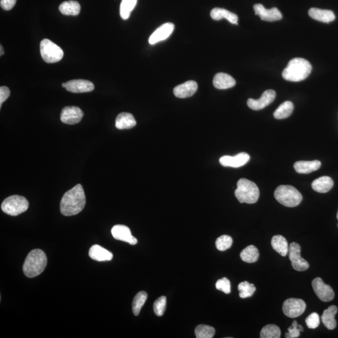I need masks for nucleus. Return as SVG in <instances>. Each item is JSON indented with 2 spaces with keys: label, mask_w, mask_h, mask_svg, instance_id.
Listing matches in <instances>:
<instances>
[{
  "label": "nucleus",
  "mask_w": 338,
  "mask_h": 338,
  "mask_svg": "<svg viewBox=\"0 0 338 338\" xmlns=\"http://www.w3.org/2000/svg\"><path fill=\"white\" fill-rule=\"evenodd\" d=\"M310 63L302 58H295L288 63L283 70L282 76L286 80L298 82L305 80L312 72Z\"/></svg>",
  "instance_id": "2"
},
{
  "label": "nucleus",
  "mask_w": 338,
  "mask_h": 338,
  "mask_svg": "<svg viewBox=\"0 0 338 338\" xmlns=\"http://www.w3.org/2000/svg\"><path fill=\"white\" fill-rule=\"evenodd\" d=\"M137 0H122L120 7V15L123 20H127L137 5Z\"/></svg>",
  "instance_id": "31"
},
{
  "label": "nucleus",
  "mask_w": 338,
  "mask_h": 338,
  "mask_svg": "<svg viewBox=\"0 0 338 338\" xmlns=\"http://www.w3.org/2000/svg\"><path fill=\"white\" fill-rule=\"evenodd\" d=\"M249 160V154L245 153V152H241L234 157L225 155V156L220 157L219 162L223 167L238 168L246 165Z\"/></svg>",
  "instance_id": "15"
},
{
  "label": "nucleus",
  "mask_w": 338,
  "mask_h": 338,
  "mask_svg": "<svg viewBox=\"0 0 338 338\" xmlns=\"http://www.w3.org/2000/svg\"><path fill=\"white\" fill-rule=\"evenodd\" d=\"M308 14L315 20L323 23H329L335 20L334 13L331 10H321L319 8H312L308 12Z\"/></svg>",
  "instance_id": "20"
},
{
  "label": "nucleus",
  "mask_w": 338,
  "mask_h": 338,
  "mask_svg": "<svg viewBox=\"0 0 338 338\" xmlns=\"http://www.w3.org/2000/svg\"><path fill=\"white\" fill-rule=\"evenodd\" d=\"M306 324L308 328L314 329L317 328L320 324V316L316 313H313L306 319Z\"/></svg>",
  "instance_id": "40"
},
{
  "label": "nucleus",
  "mask_w": 338,
  "mask_h": 338,
  "mask_svg": "<svg viewBox=\"0 0 338 338\" xmlns=\"http://www.w3.org/2000/svg\"><path fill=\"white\" fill-rule=\"evenodd\" d=\"M334 182L331 177L328 176L321 177L313 182V189L319 193H326L333 187Z\"/></svg>",
  "instance_id": "26"
},
{
  "label": "nucleus",
  "mask_w": 338,
  "mask_h": 338,
  "mask_svg": "<svg viewBox=\"0 0 338 338\" xmlns=\"http://www.w3.org/2000/svg\"><path fill=\"white\" fill-rule=\"evenodd\" d=\"M137 124L134 117L130 113L123 112L119 114L116 119V127L119 130L130 129Z\"/></svg>",
  "instance_id": "22"
},
{
  "label": "nucleus",
  "mask_w": 338,
  "mask_h": 338,
  "mask_svg": "<svg viewBox=\"0 0 338 338\" xmlns=\"http://www.w3.org/2000/svg\"><path fill=\"white\" fill-rule=\"evenodd\" d=\"M233 243V238L228 235H222L218 238L215 241V246L220 251H224L231 248Z\"/></svg>",
  "instance_id": "36"
},
{
  "label": "nucleus",
  "mask_w": 338,
  "mask_h": 338,
  "mask_svg": "<svg viewBox=\"0 0 338 338\" xmlns=\"http://www.w3.org/2000/svg\"><path fill=\"white\" fill-rule=\"evenodd\" d=\"M10 89L7 87H0V107H2L3 103L5 102V100L8 99V98L10 97Z\"/></svg>",
  "instance_id": "41"
},
{
  "label": "nucleus",
  "mask_w": 338,
  "mask_h": 338,
  "mask_svg": "<svg viewBox=\"0 0 338 338\" xmlns=\"http://www.w3.org/2000/svg\"><path fill=\"white\" fill-rule=\"evenodd\" d=\"M83 117V111L79 107L72 106V107H65L62 109L61 119L63 123L74 125L79 123Z\"/></svg>",
  "instance_id": "11"
},
{
  "label": "nucleus",
  "mask_w": 338,
  "mask_h": 338,
  "mask_svg": "<svg viewBox=\"0 0 338 338\" xmlns=\"http://www.w3.org/2000/svg\"><path fill=\"white\" fill-rule=\"evenodd\" d=\"M0 50H1V53H0V55L2 56L3 54H4V48H3L2 45H1V46H0Z\"/></svg>",
  "instance_id": "43"
},
{
  "label": "nucleus",
  "mask_w": 338,
  "mask_h": 338,
  "mask_svg": "<svg viewBox=\"0 0 338 338\" xmlns=\"http://www.w3.org/2000/svg\"><path fill=\"white\" fill-rule=\"evenodd\" d=\"M89 256L92 260L99 262L111 261L114 257L112 253L97 244L91 247Z\"/></svg>",
  "instance_id": "19"
},
{
  "label": "nucleus",
  "mask_w": 338,
  "mask_h": 338,
  "mask_svg": "<svg viewBox=\"0 0 338 338\" xmlns=\"http://www.w3.org/2000/svg\"><path fill=\"white\" fill-rule=\"evenodd\" d=\"M321 162L316 160L313 161H298L294 164L296 173L299 174H309L318 170L321 167Z\"/></svg>",
  "instance_id": "25"
},
{
  "label": "nucleus",
  "mask_w": 338,
  "mask_h": 338,
  "mask_svg": "<svg viewBox=\"0 0 338 338\" xmlns=\"http://www.w3.org/2000/svg\"><path fill=\"white\" fill-rule=\"evenodd\" d=\"M240 298L245 299L251 297L255 293V286L247 281L240 283L238 286Z\"/></svg>",
  "instance_id": "34"
},
{
  "label": "nucleus",
  "mask_w": 338,
  "mask_h": 338,
  "mask_svg": "<svg viewBox=\"0 0 338 338\" xmlns=\"http://www.w3.org/2000/svg\"><path fill=\"white\" fill-rule=\"evenodd\" d=\"M337 227L338 228V223H337Z\"/></svg>",
  "instance_id": "45"
},
{
  "label": "nucleus",
  "mask_w": 338,
  "mask_h": 338,
  "mask_svg": "<svg viewBox=\"0 0 338 338\" xmlns=\"http://www.w3.org/2000/svg\"><path fill=\"white\" fill-rule=\"evenodd\" d=\"M16 0H1L0 5L4 10L8 11L12 10L16 4Z\"/></svg>",
  "instance_id": "42"
},
{
  "label": "nucleus",
  "mask_w": 338,
  "mask_h": 338,
  "mask_svg": "<svg viewBox=\"0 0 338 338\" xmlns=\"http://www.w3.org/2000/svg\"><path fill=\"white\" fill-rule=\"evenodd\" d=\"M280 329L275 324H268L264 327L261 331V338H279L280 337Z\"/></svg>",
  "instance_id": "33"
},
{
  "label": "nucleus",
  "mask_w": 338,
  "mask_h": 338,
  "mask_svg": "<svg viewBox=\"0 0 338 338\" xmlns=\"http://www.w3.org/2000/svg\"><path fill=\"white\" fill-rule=\"evenodd\" d=\"M289 258L292 264L293 268L297 271H304L309 268L308 262L301 257V246L294 242L289 246Z\"/></svg>",
  "instance_id": "8"
},
{
  "label": "nucleus",
  "mask_w": 338,
  "mask_h": 338,
  "mask_svg": "<svg viewBox=\"0 0 338 338\" xmlns=\"http://www.w3.org/2000/svg\"><path fill=\"white\" fill-rule=\"evenodd\" d=\"M40 53L43 61L48 64L61 61L64 53L62 49L51 40L44 39L40 43Z\"/></svg>",
  "instance_id": "7"
},
{
  "label": "nucleus",
  "mask_w": 338,
  "mask_h": 338,
  "mask_svg": "<svg viewBox=\"0 0 338 338\" xmlns=\"http://www.w3.org/2000/svg\"><path fill=\"white\" fill-rule=\"evenodd\" d=\"M198 83L195 81H187L176 87L174 89V94L177 98L185 99L192 96L198 91Z\"/></svg>",
  "instance_id": "18"
},
{
  "label": "nucleus",
  "mask_w": 338,
  "mask_h": 338,
  "mask_svg": "<svg viewBox=\"0 0 338 338\" xmlns=\"http://www.w3.org/2000/svg\"><path fill=\"white\" fill-rule=\"evenodd\" d=\"M47 265L45 253L40 249L32 250L26 256L23 266V271L27 277L39 276L44 271Z\"/></svg>",
  "instance_id": "3"
},
{
  "label": "nucleus",
  "mask_w": 338,
  "mask_h": 338,
  "mask_svg": "<svg viewBox=\"0 0 338 338\" xmlns=\"http://www.w3.org/2000/svg\"><path fill=\"white\" fill-rule=\"evenodd\" d=\"M294 110L293 103L290 101L283 102L274 112V117L276 119L288 118L292 114Z\"/></svg>",
  "instance_id": "30"
},
{
  "label": "nucleus",
  "mask_w": 338,
  "mask_h": 338,
  "mask_svg": "<svg viewBox=\"0 0 338 338\" xmlns=\"http://www.w3.org/2000/svg\"><path fill=\"white\" fill-rule=\"evenodd\" d=\"M274 198L280 204L288 208L298 206L302 200V196L295 187L289 185H281L277 187Z\"/></svg>",
  "instance_id": "5"
},
{
  "label": "nucleus",
  "mask_w": 338,
  "mask_h": 338,
  "mask_svg": "<svg viewBox=\"0 0 338 338\" xmlns=\"http://www.w3.org/2000/svg\"><path fill=\"white\" fill-rule=\"evenodd\" d=\"M167 304V298L165 296L160 297L154 304V311L155 314L158 316H162L164 314Z\"/></svg>",
  "instance_id": "37"
},
{
  "label": "nucleus",
  "mask_w": 338,
  "mask_h": 338,
  "mask_svg": "<svg viewBox=\"0 0 338 338\" xmlns=\"http://www.w3.org/2000/svg\"><path fill=\"white\" fill-rule=\"evenodd\" d=\"M111 233L114 238L119 241L127 242L130 245L137 243V239L132 235L130 229L126 226H114L111 229Z\"/></svg>",
  "instance_id": "16"
},
{
  "label": "nucleus",
  "mask_w": 338,
  "mask_h": 338,
  "mask_svg": "<svg viewBox=\"0 0 338 338\" xmlns=\"http://www.w3.org/2000/svg\"><path fill=\"white\" fill-rule=\"evenodd\" d=\"M174 30V24L172 23H166L162 24L155 31L150 37L149 42L151 45L161 42L167 39Z\"/></svg>",
  "instance_id": "17"
},
{
  "label": "nucleus",
  "mask_w": 338,
  "mask_h": 338,
  "mask_svg": "<svg viewBox=\"0 0 338 338\" xmlns=\"http://www.w3.org/2000/svg\"><path fill=\"white\" fill-rule=\"evenodd\" d=\"M147 296L148 295L145 291H140L136 294L132 302V311L135 316L140 314V310L145 304Z\"/></svg>",
  "instance_id": "32"
},
{
  "label": "nucleus",
  "mask_w": 338,
  "mask_h": 338,
  "mask_svg": "<svg viewBox=\"0 0 338 338\" xmlns=\"http://www.w3.org/2000/svg\"><path fill=\"white\" fill-rule=\"evenodd\" d=\"M217 290L221 291L225 294L231 293V283L227 277H223L217 280L215 284Z\"/></svg>",
  "instance_id": "39"
},
{
  "label": "nucleus",
  "mask_w": 338,
  "mask_h": 338,
  "mask_svg": "<svg viewBox=\"0 0 338 338\" xmlns=\"http://www.w3.org/2000/svg\"><path fill=\"white\" fill-rule=\"evenodd\" d=\"M215 333L213 327L201 324L196 327L195 334L198 338H212Z\"/></svg>",
  "instance_id": "35"
},
{
  "label": "nucleus",
  "mask_w": 338,
  "mask_h": 338,
  "mask_svg": "<svg viewBox=\"0 0 338 338\" xmlns=\"http://www.w3.org/2000/svg\"><path fill=\"white\" fill-rule=\"evenodd\" d=\"M29 201L23 196L14 195L5 199L2 204L3 212L8 215L16 216L28 210Z\"/></svg>",
  "instance_id": "6"
},
{
  "label": "nucleus",
  "mask_w": 338,
  "mask_h": 338,
  "mask_svg": "<svg viewBox=\"0 0 338 338\" xmlns=\"http://www.w3.org/2000/svg\"><path fill=\"white\" fill-rule=\"evenodd\" d=\"M276 98V92L272 90H268L263 92L260 99H248V107L254 110H260L271 104Z\"/></svg>",
  "instance_id": "12"
},
{
  "label": "nucleus",
  "mask_w": 338,
  "mask_h": 338,
  "mask_svg": "<svg viewBox=\"0 0 338 338\" xmlns=\"http://www.w3.org/2000/svg\"><path fill=\"white\" fill-rule=\"evenodd\" d=\"M288 332L286 333V337L296 338L300 336L301 332L304 331V329L301 325H299L296 321H294L292 325L288 329Z\"/></svg>",
  "instance_id": "38"
},
{
  "label": "nucleus",
  "mask_w": 338,
  "mask_h": 338,
  "mask_svg": "<svg viewBox=\"0 0 338 338\" xmlns=\"http://www.w3.org/2000/svg\"><path fill=\"white\" fill-rule=\"evenodd\" d=\"M337 219L338 220V211H337Z\"/></svg>",
  "instance_id": "44"
},
{
  "label": "nucleus",
  "mask_w": 338,
  "mask_h": 338,
  "mask_svg": "<svg viewBox=\"0 0 338 338\" xmlns=\"http://www.w3.org/2000/svg\"><path fill=\"white\" fill-rule=\"evenodd\" d=\"M240 257L246 263H256L260 258V252H259L257 247L253 245H250L242 250Z\"/></svg>",
  "instance_id": "28"
},
{
  "label": "nucleus",
  "mask_w": 338,
  "mask_h": 338,
  "mask_svg": "<svg viewBox=\"0 0 338 338\" xmlns=\"http://www.w3.org/2000/svg\"><path fill=\"white\" fill-rule=\"evenodd\" d=\"M312 286L316 295L321 301L329 302L334 299L333 290L330 286L326 285L321 278H315L312 281Z\"/></svg>",
  "instance_id": "10"
},
{
  "label": "nucleus",
  "mask_w": 338,
  "mask_h": 338,
  "mask_svg": "<svg viewBox=\"0 0 338 338\" xmlns=\"http://www.w3.org/2000/svg\"><path fill=\"white\" fill-rule=\"evenodd\" d=\"M306 304L303 300L296 298L286 299L283 303V311L289 318H295L303 314Z\"/></svg>",
  "instance_id": "9"
},
{
  "label": "nucleus",
  "mask_w": 338,
  "mask_h": 338,
  "mask_svg": "<svg viewBox=\"0 0 338 338\" xmlns=\"http://www.w3.org/2000/svg\"><path fill=\"white\" fill-rule=\"evenodd\" d=\"M59 10L63 15L77 16L80 13V5L75 1L65 2L60 5Z\"/></svg>",
  "instance_id": "29"
},
{
  "label": "nucleus",
  "mask_w": 338,
  "mask_h": 338,
  "mask_svg": "<svg viewBox=\"0 0 338 338\" xmlns=\"http://www.w3.org/2000/svg\"><path fill=\"white\" fill-rule=\"evenodd\" d=\"M271 246L280 256L283 257L287 256L289 252V245L287 240L283 236H274L271 240Z\"/></svg>",
  "instance_id": "27"
},
{
  "label": "nucleus",
  "mask_w": 338,
  "mask_h": 338,
  "mask_svg": "<svg viewBox=\"0 0 338 338\" xmlns=\"http://www.w3.org/2000/svg\"><path fill=\"white\" fill-rule=\"evenodd\" d=\"M255 14L260 16L262 20L266 21H275L281 20L283 16L280 11L277 8H272L271 9H266L261 4H256L254 6Z\"/></svg>",
  "instance_id": "14"
},
{
  "label": "nucleus",
  "mask_w": 338,
  "mask_h": 338,
  "mask_svg": "<svg viewBox=\"0 0 338 338\" xmlns=\"http://www.w3.org/2000/svg\"><path fill=\"white\" fill-rule=\"evenodd\" d=\"M62 87H64L67 91L75 93V94L90 92L94 90V84L91 81L81 80V79L70 80L66 83H62Z\"/></svg>",
  "instance_id": "13"
},
{
  "label": "nucleus",
  "mask_w": 338,
  "mask_h": 338,
  "mask_svg": "<svg viewBox=\"0 0 338 338\" xmlns=\"http://www.w3.org/2000/svg\"><path fill=\"white\" fill-rule=\"evenodd\" d=\"M234 193L240 203L250 204L256 203L260 195L257 185L246 179L239 180Z\"/></svg>",
  "instance_id": "4"
},
{
  "label": "nucleus",
  "mask_w": 338,
  "mask_h": 338,
  "mask_svg": "<svg viewBox=\"0 0 338 338\" xmlns=\"http://www.w3.org/2000/svg\"><path fill=\"white\" fill-rule=\"evenodd\" d=\"M213 84L217 89H228L235 86L236 80L227 73H218L214 76Z\"/></svg>",
  "instance_id": "21"
},
{
  "label": "nucleus",
  "mask_w": 338,
  "mask_h": 338,
  "mask_svg": "<svg viewBox=\"0 0 338 338\" xmlns=\"http://www.w3.org/2000/svg\"><path fill=\"white\" fill-rule=\"evenodd\" d=\"M211 16L214 20H220L226 19L232 24H238V16L235 13H232L223 8H215L211 12Z\"/></svg>",
  "instance_id": "24"
},
{
  "label": "nucleus",
  "mask_w": 338,
  "mask_h": 338,
  "mask_svg": "<svg viewBox=\"0 0 338 338\" xmlns=\"http://www.w3.org/2000/svg\"><path fill=\"white\" fill-rule=\"evenodd\" d=\"M86 204V198L81 184L76 185L65 193L61 203V213L65 216L77 215Z\"/></svg>",
  "instance_id": "1"
},
{
  "label": "nucleus",
  "mask_w": 338,
  "mask_h": 338,
  "mask_svg": "<svg viewBox=\"0 0 338 338\" xmlns=\"http://www.w3.org/2000/svg\"><path fill=\"white\" fill-rule=\"evenodd\" d=\"M337 312V307L334 305H332L328 309L324 310L323 315L321 316V321L326 328L329 330L336 328L337 323L335 320V316Z\"/></svg>",
  "instance_id": "23"
}]
</instances>
